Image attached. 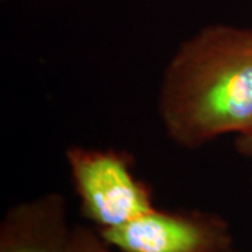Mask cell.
<instances>
[{
	"label": "cell",
	"mask_w": 252,
	"mask_h": 252,
	"mask_svg": "<svg viewBox=\"0 0 252 252\" xmlns=\"http://www.w3.org/2000/svg\"><path fill=\"white\" fill-rule=\"evenodd\" d=\"M157 109L185 150L252 129V27L217 23L187 38L162 72Z\"/></svg>",
	"instance_id": "cell-1"
},
{
	"label": "cell",
	"mask_w": 252,
	"mask_h": 252,
	"mask_svg": "<svg viewBox=\"0 0 252 252\" xmlns=\"http://www.w3.org/2000/svg\"><path fill=\"white\" fill-rule=\"evenodd\" d=\"M64 157L81 215L97 230L124 225L156 207L153 192L135 175L129 153L70 146Z\"/></svg>",
	"instance_id": "cell-2"
},
{
	"label": "cell",
	"mask_w": 252,
	"mask_h": 252,
	"mask_svg": "<svg viewBox=\"0 0 252 252\" xmlns=\"http://www.w3.org/2000/svg\"><path fill=\"white\" fill-rule=\"evenodd\" d=\"M97 233L119 252H235L228 221L202 210L154 207L126 224Z\"/></svg>",
	"instance_id": "cell-3"
},
{
	"label": "cell",
	"mask_w": 252,
	"mask_h": 252,
	"mask_svg": "<svg viewBox=\"0 0 252 252\" xmlns=\"http://www.w3.org/2000/svg\"><path fill=\"white\" fill-rule=\"evenodd\" d=\"M73 227L59 192L16 203L0 223V252H72Z\"/></svg>",
	"instance_id": "cell-4"
},
{
	"label": "cell",
	"mask_w": 252,
	"mask_h": 252,
	"mask_svg": "<svg viewBox=\"0 0 252 252\" xmlns=\"http://www.w3.org/2000/svg\"><path fill=\"white\" fill-rule=\"evenodd\" d=\"M72 252H114V250L102 241L97 230L76 225L73 227Z\"/></svg>",
	"instance_id": "cell-5"
},
{
	"label": "cell",
	"mask_w": 252,
	"mask_h": 252,
	"mask_svg": "<svg viewBox=\"0 0 252 252\" xmlns=\"http://www.w3.org/2000/svg\"><path fill=\"white\" fill-rule=\"evenodd\" d=\"M234 147L237 153L252 160V129L235 135Z\"/></svg>",
	"instance_id": "cell-6"
},
{
	"label": "cell",
	"mask_w": 252,
	"mask_h": 252,
	"mask_svg": "<svg viewBox=\"0 0 252 252\" xmlns=\"http://www.w3.org/2000/svg\"><path fill=\"white\" fill-rule=\"evenodd\" d=\"M235 252H240V251H235Z\"/></svg>",
	"instance_id": "cell-7"
}]
</instances>
